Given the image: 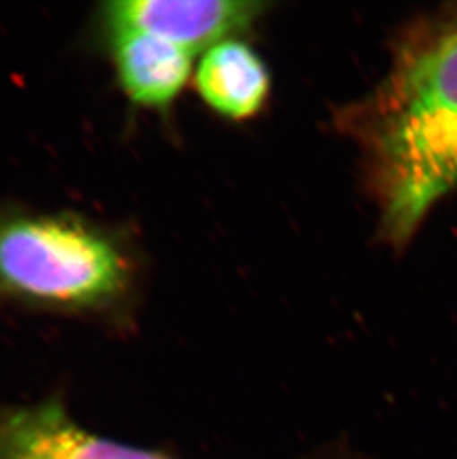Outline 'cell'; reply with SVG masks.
I'll return each instance as SVG.
<instances>
[{"mask_svg": "<svg viewBox=\"0 0 457 459\" xmlns=\"http://www.w3.org/2000/svg\"><path fill=\"white\" fill-rule=\"evenodd\" d=\"M134 284L121 237L72 212H0V304L119 320Z\"/></svg>", "mask_w": 457, "mask_h": 459, "instance_id": "7a4b0ae2", "label": "cell"}, {"mask_svg": "<svg viewBox=\"0 0 457 459\" xmlns=\"http://www.w3.org/2000/svg\"><path fill=\"white\" fill-rule=\"evenodd\" d=\"M104 36L125 96L142 108H168L189 79L194 56L135 29H104Z\"/></svg>", "mask_w": 457, "mask_h": 459, "instance_id": "5b68a950", "label": "cell"}, {"mask_svg": "<svg viewBox=\"0 0 457 459\" xmlns=\"http://www.w3.org/2000/svg\"><path fill=\"white\" fill-rule=\"evenodd\" d=\"M266 4L246 0H119L101 6L104 29L160 36L194 56L246 30Z\"/></svg>", "mask_w": 457, "mask_h": 459, "instance_id": "277c9868", "label": "cell"}, {"mask_svg": "<svg viewBox=\"0 0 457 459\" xmlns=\"http://www.w3.org/2000/svg\"><path fill=\"white\" fill-rule=\"evenodd\" d=\"M196 88L210 108L232 119H246L266 101L268 70L248 45L223 40L208 49L199 63Z\"/></svg>", "mask_w": 457, "mask_h": 459, "instance_id": "8992f818", "label": "cell"}, {"mask_svg": "<svg viewBox=\"0 0 457 459\" xmlns=\"http://www.w3.org/2000/svg\"><path fill=\"white\" fill-rule=\"evenodd\" d=\"M352 122L384 237L406 243L457 186V27L402 52Z\"/></svg>", "mask_w": 457, "mask_h": 459, "instance_id": "6da1fadb", "label": "cell"}, {"mask_svg": "<svg viewBox=\"0 0 457 459\" xmlns=\"http://www.w3.org/2000/svg\"><path fill=\"white\" fill-rule=\"evenodd\" d=\"M0 459H176L92 433L70 413L65 393L0 406Z\"/></svg>", "mask_w": 457, "mask_h": 459, "instance_id": "3957f363", "label": "cell"}]
</instances>
